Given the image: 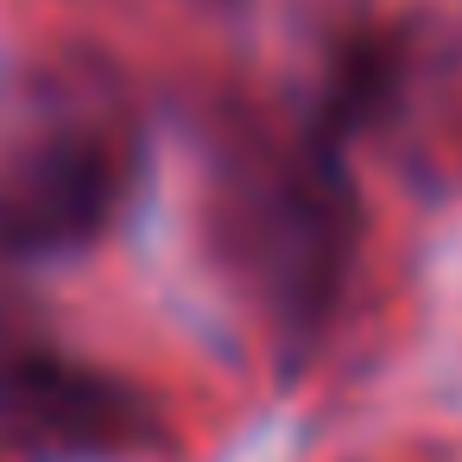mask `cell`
Here are the masks:
<instances>
[{"label":"cell","mask_w":462,"mask_h":462,"mask_svg":"<svg viewBox=\"0 0 462 462\" xmlns=\"http://www.w3.org/2000/svg\"><path fill=\"white\" fill-rule=\"evenodd\" d=\"M134 152L115 121H51L0 165V247L20 260H58L89 247L127 203Z\"/></svg>","instance_id":"obj_2"},{"label":"cell","mask_w":462,"mask_h":462,"mask_svg":"<svg viewBox=\"0 0 462 462\" xmlns=\"http://www.w3.org/2000/svg\"><path fill=\"white\" fill-rule=\"evenodd\" d=\"M241 254L260 273L279 329L317 336L355 260V190L336 134H317L260 171L241 203Z\"/></svg>","instance_id":"obj_1"}]
</instances>
